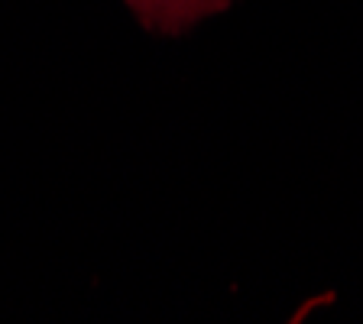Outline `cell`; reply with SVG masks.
<instances>
[{"instance_id": "1", "label": "cell", "mask_w": 363, "mask_h": 324, "mask_svg": "<svg viewBox=\"0 0 363 324\" xmlns=\"http://www.w3.org/2000/svg\"><path fill=\"white\" fill-rule=\"evenodd\" d=\"M146 30L179 33L208 13L224 10L230 0H127Z\"/></svg>"}]
</instances>
